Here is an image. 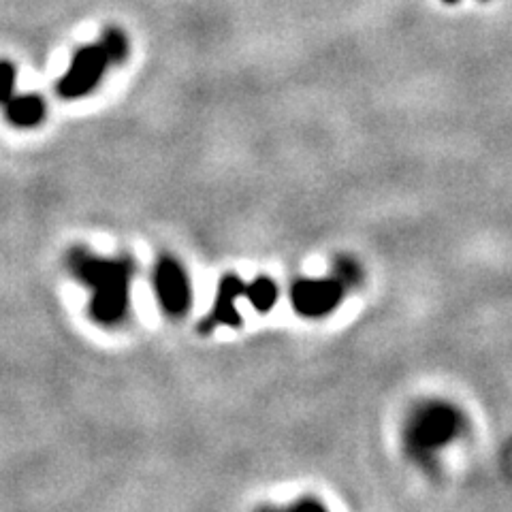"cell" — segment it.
Segmentation results:
<instances>
[{"mask_svg": "<svg viewBox=\"0 0 512 512\" xmlns=\"http://www.w3.org/2000/svg\"><path fill=\"white\" fill-rule=\"evenodd\" d=\"M71 274L92 288L90 316L101 325H116L128 310V288L135 274L131 259H103L84 248H73L67 256Z\"/></svg>", "mask_w": 512, "mask_h": 512, "instance_id": "6da1fadb", "label": "cell"}, {"mask_svg": "<svg viewBox=\"0 0 512 512\" xmlns=\"http://www.w3.org/2000/svg\"><path fill=\"white\" fill-rule=\"evenodd\" d=\"M463 427V414L448 402H425L414 410L406 427L408 453L421 463H429L438 451L451 444Z\"/></svg>", "mask_w": 512, "mask_h": 512, "instance_id": "7a4b0ae2", "label": "cell"}, {"mask_svg": "<svg viewBox=\"0 0 512 512\" xmlns=\"http://www.w3.org/2000/svg\"><path fill=\"white\" fill-rule=\"evenodd\" d=\"M111 58L103 50L101 43L79 47L75 52L69 71L60 77L58 94L62 99H82L99 86L101 77L111 67Z\"/></svg>", "mask_w": 512, "mask_h": 512, "instance_id": "3957f363", "label": "cell"}, {"mask_svg": "<svg viewBox=\"0 0 512 512\" xmlns=\"http://www.w3.org/2000/svg\"><path fill=\"white\" fill-rule=\"evenodd\" d=\"M346 286L338 278L297 280L291 288V303L297 314L306 318H323L340 306Z\"/></svg>", "mask_w": 512, "mask_h": 512, "instance_id": "277c9868", "label": "cell"}, {"mask_svg": "<svg viewBox=\"0 0 512 512\" xmlns=\"http://www.w3.org/2000/svg\"><path fill=\"white\" fill-rule=\"evenodd\" d=\"M152 282L160 308L169 316H184L190 310V280L178 261L171 259V256H163L154 267Z\"/></svg>", "mask_w": 512, "mask_h": 512, "instance_id": "5b68a950", "label": "cell"}, {"mask_svg": "<svg viewBox=\"0 0 512 512\" xmlns=\"http://www.w3.org/2000/svg\"><path fill=\"white\" fill-rule=\"evenodd\" d=\"M246 293V284L233 274L222 276L218 282V291L214 299L212 314L201 323V331L210 333L214 327H239L242 314L235 308V301Z\"/></svg>", "mask_w": 512, "mask_h": 512, "instance_id": "8992f818", "label": "cell"}, {"mask_svg": "<svg viewBox=\"0 0 512 512\" xmlns=\"http://www.w3.org/2000/svg\"><path fill=\"white\" fill-rule=\"evenodd\" d=\"M5 107L9 122L18 128H32L41 124L45 118V103L39 94L13 96Z\"/></svg>", "mask_w": 512, "mask_h": 512, "instance_id": "52a82bcc", "label": "cell"}, {"mask_svg": "<svg viewBox=\"0 0 512 512\" xmlns=\"http://www.w3.org/2000/svg\"><path fill=\"white\" fill-rule=\"evenodd\" d=\"M278 295H280L278 284L267 276H261L252 280L250 284H246V293H244V297L250 301V306L261 314H267L276 306Z\"/></svg>", "mask_w": 512, "mask_h": 512, "instance_id": "ba28073f", "label": "cell"}, {"mask_svg": "<svg viewBox=\"0 0 512 512\" xmlns=\"http://www.w3.org/2000/svg\"><path fill=\"white\" fill-rule=\"evenodd\" d=\"M99 43L103 45V50L114 64H122L128 58V50H131V47H128V39L120 28H107Z\"/></svg>", "mask_w": 512, "mask_h": 512, "instance_id": "9c48e42d", "label": "cell"}, {"mask_svg": "<svg viewBox=\"0 0 512 512\" xmlns=\"http://www.w3.org/2000/svg\"><path fill=\"white\" fill-rule=\"evenodd\" d=\"M333 274L346 288L348 286H357L359 280H361V267H359V263L355 259H348V256H340V259L335 261Z\"/></svg>", "mask_w": 512, "mask_h": 512, "instance_id": "30bf717a", "label": "cell"}, {"mask_svg": "<svg viewBox=\"0 0 512 512\" xmlns=\"http://www.w3.org/2000/svg\"><path fill=\"white\" fill-rule=\"evenodd\" d=\"M15 88V67L9 60H0V105H7L13 99Z\"/></svg>", "mask_w": 512, "mask_h": 512, "instance_id": "8fae6325", "label": "cell"}, {"mask_svg": "<svg viewBox=\"0 0 512 512\" xmlns=\"http://www.w3.org/2000/svg\"><path fill=\"white\" fill-rule=\"evenodd\" d=\"M444 5H457V3H461V0H442Z\"/></svg>", "mask_w": 512, "mask_h": 512, "instance_id": "7c38bea8", "label": "cell"}]
</instances>
